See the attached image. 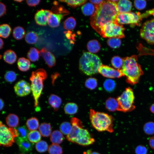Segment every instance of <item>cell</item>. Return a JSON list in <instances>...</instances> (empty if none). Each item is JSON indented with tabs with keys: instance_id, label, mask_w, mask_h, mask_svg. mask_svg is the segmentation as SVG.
I'll list each match as a JSON object with an SVG mask.
<instances>
[{
	"instance_id": "1",
	"label": "cell",
	"mask_w": 154,
	"mask_h": 154,
	"mask_svg": "<svg viewBox=\"0 0 154 154\" xmlns=\"http://www.w3.org/2000/svg\"><path fill=\"white\" fill-rule=\"evenodd\" d=\"M116 3L112 0L104 1L100 5L95 6L96 10L90 17V24L99 34L104 25L116 21L119 14Z\"/></svg>"
},
{
	"instance_id": "2",
	"label": "cell",
	"mask_w": 154,
	"mask_h": 154,
	"mask_svg": "<svg viewBox=\"0 0 154 154\" xmlns=\"http://www.w3.org/2000/svg\"><path fill=\"white\" fill-rule=\"evenodd\" d=\"M72 125L70 133L66 136L69 141L82 146H88L93 144L95 139L88 130L83 128L81 121L73 117L70 120Z\"/></svg>"
},
{
	"instance_id": "3",
	"label": "cell",
	"mask_w": 154,
	"mask_h": 154,
	"mask_svg": "<svg viewBox=\"0 0 154 154\" xmlns=\"http://www.w3.org/2000/svg\"><path fill=\"white\" fill-rule=\"evenodd\" d=\"M123 59V64L121 71L126 77V81L131 85L138 83L143 74L140 65L137 62L136 55L127 57Z\"/></svg>"
},
{
	"instance_id": "4",
	"label": "cell",
	"mask_w": 154,
	"mask_h": 154,
	"mask_svg": "<svg viewBox=\"0 0 154 154\" xmlns=\"http://www.w3.org/2000/svg\"><path fill=\"white\" fill-rule=\"evenodd\" d=\"M89 118L92 126L97 131L110 133L114 131V118L111 115L91 109L90 110Z\"/></svg>"
},
{
	"instance_id": "5",
	"label": "cell",
	"mask_w": 154,
	"mask_h": 154,
	"mask_svg": "<svg viewBox=\"0 0 154 154\" xmlns=\"http://www.w3.org/2000/svg\"><path fill=\"white\" fill-rule=\"evenodd\" d=\"M102 64L100 58L89 52H84L79 61L80 70L83 73L91 76L98 72V70Z\"/></svg>"
},
{
	"instance_id": "6",
	"label": "cell",
	"mask_w": 154,
	"mask_h": 154,
	"mask_svg": "<svg viewBox=\"0 0 154 154\" xmlns=\"http://www.w3.org/2000/svg\"><path fill=\"white\" fill-rule=\"evenodd\" d=\"M47 77V73L42 68H39L33 71L30 77L31 83V90L34 99L35 107L38 105L39 99L44 87L43 82Z\"/></svg>"
},
{
	"instance_id": "7",
	"label": "cell",
	"mask_w": 154,
	"mask_h": 154,
	"mask_svg": "<svg viewBox=\"0 0 154 154\" xmlns=\"http://www.w3.org/2000/svg\"><path fill=\"white\" fill-rule=\"evenodd\" d=\"M135 96L132 89L126 88L121 94L116 98L118 104L117 111L123 112L131 111L134 110Z\"/></svg>"
},
{
	"instance_id": "8",
	"label": "cell",
	"mask_w": 154,
	"mask_h": 154,
	"mask_svg": "<svg viewBox=\"0 0 154 154\" xmlns=\"http://www.w3.org/2000/svg\"><path fill=\"white\" fill-rule=\"evenodd\" d=\"M125 28L122 25L115 21L108 23L100 29L99 34L104 38H122L125 37Z\"/></svg>"
},
{
	"instance_id": "9",
	"label": "cell",
	"mask_w": 154,
	"mask_h": 154,
	"mask_svg": "<svg viewBox=\"0 0 154 154\" xmlns=\"http://www.w3.org/2000/svg\"><path fill=\"white\" fill-rule=\"evenodd\" d=\"M19 134L16 129L8 127L0 121V146L9 147L15 142Z\"/></svg>"
},
{
	"instance_id": "10",
	"label": "cell",
	"mask_w": 154,
	"mask_h": 154,
	"mask_svg": "<svg viewBox=\"0 0 154 154\" xmlns=\"http://www.w3.org/2000/svg\"><path fill=\"white\" fill-rule=\"evenodd\" d=\"M143 18L142 14L139 12L135 13L132 12L119 13L116 21L120 24H130L133 26L139 25Z\"/></svg>"
},
{
	"instance_id": "11",
	"label": "cell",
	"mask_w": 154,
	"mask_h": 154,
	"mask_svg": "<svg viewBox=\"0 0 154 154\" xmlns=\"http://www.w3.org/2000/svg\"><path fill=\"white\" fill-rule=\"evenodd\" d=\"M140 36L150 44H154V19L145 22L140 30Z\"/></svg>"
},
{
	"instance_id": "12",
	"label": "cell",
	"mask_w": 154,
	"mask_h": 154,
	"mask_svg": "<svg viewBox=\"0 0 154 154\" xmlns=\"http://www.w3.org/2000/svg\"><path fill=\"white\" fill-rule=\"evenodd\" d=\"M98 72L104 77L110 78H119L124 76L120 70L102 64L99 68Z\"/></svg>"
},
{
	"instance_id": "13",
	"label": "cell",
	"mask_w": 154,
	"mask_h": 154,
	"mask_svg": "<svg viewBox=\"0 0 154 154\" xmlns=\"http://www.w3.org/2000/svg\"><path fill=\"white\" fill-rule=\"evenodd\" d=\"M14 89L16 95L20 97L27 96L31 91L30 84L23 80H19L17 82L14 86Z\"/></svg>"
},
{
	"instance_id": "14",
	"label": "cell",
	"mask_w": 154,
	"mask_h": 154,
	"mask_svg": "<svg viewBox=\"0 0 154 154\" xmlns=\"http://www.w3.org/2000/svg\"><path fill=\"white\" fill-rule=\"evenodd\" d=\"M52 13L49 10L41 9L37 10L35 15V19L38 25L45 26L47 23V21L49 16Z\"/></svg>"
},
{
	"instance_id": "15",
	"label": "cell",
	"mask_w": 154,
	"mask_h": 154,
	"mask_svg": "<svg viewBox=\"0 0 154 154\" xmlns=\"http://www.w3.org/2000/svg\"><path fill=\"white\" fill-rule=\"evenodd\" d=\"M15 141L19 150L22 153H28L33 150L34 143L31 142L27 139L17 137L15 138Z\"/></svg>"
},
{
	"instance_id": "16",
	"label": "cell",
	"mask_w": 154,
	"mask_h": 154,
	"mask_svg": "<svg viewBox=\"0 0 154 154\" xmlns=\"http://www.w3.org/2000/svg\"><path fill=\"white\" fill-rule=\"evenodd\" d=\"M40 54L49 68H52L55 65L56 61L55 56L46 48H42L40 51Z\"/></svg>"
},
{
	"instance_id": "17",
	"label": "cell",
	"mask_w": 154,
	"mask_h": 154,
	"mask_svg": "<svg viewBox=\"0 0 154 154\" xmlns=\"http://www.w3.org/2000/svg\"><path fill=\"white\" fill-rule=\"evenodd\" d=\"M116 5L119 13H129L131 12L132 9V3L129 0H119Z\"/></svg>"
},
{
	"instance_id": "18",
	"label": "cell",
	"mask_w": 154,
	"mask_h": 154,
	"mask_svg": "<svg viewBox=\"0 0 154 154\" xmlns=\"http://www.w3.org/2000/svg\"><path fill=\"white\" fill-rule=\"evenodd\" d=\"M68 15L52 13L48 18L47 23L51 27H57L59 25L61 21L64 17Z\"/></svg>"
},
{
	"instance_id": "19",
	"label": "cell",
	"mask_w": 154,
	"mask_h": 154,
	"mask_svg": "<svg viewBox=\"0 0 154 154\" xmlns=\"http://www.w3.org/2000/svg\"><path fill=\"white\" fill-rule=\"evenodd\" d=\"M48 103L55 111H57L60 106L62 102L61 98L53 94H51L48 98Z\"/></svg>"
},
{
	"instance_id": "20",
	"label": "cell",
	"mask_w": 154,
	"mask_h": 154,
	"mask_svg": "<svg viewBox=\"0 0 154 154\" xmlns=\"http://www.w3.org/2000/svg\"><path fill=\"white\" fill-rule=\"evenodd\" d=\"M3 58L4 60L6 63L12 64L16 62L17 56L14 51L9 49L6 50L4 52Z\"/></svg>"
},
{
	"instance_id": "21",
	"label": "cell",
	"mask_w": 154,
	"mask_h": 154,
	"mask_svg": "<svg viewBox=\"0 0 154 154\" xmlns=\"http://www.w3.org/2000/svg\"><path fill=\"white\" fill-rule=\"evenodd\" d=\"M17 65L19 69L23 72L29 70L30 68L31 64L29 60L24 57L19 58L17 62Z\"/></svg>"
},
{
	"instance_id": "22",
	"label": "cell",
	"mask_w": 154,
	"mask_h": 154,
	"mask_svg": "<svg viewBox=\"0 0 154 154\" xmlns=\"http://www.w3.org/2000/svg\"><path fill=\"white\" fill-rule=\"evenodd\" d=\"M6 122L7 125L9 127L14 128L19 125V118L15 114H10L6 118Z\"/></svg>"
},
{
	"instance_id": "23",
	"label": "cell",
	"mask_w": 154,
	"mask_h": 154,
	"mask_svg": "<svg viewBox=\"0 0 154 154\" xmlns=\"http://www.w3.org/2000/svg\"><path fill=\"white\" fill-rule=\"evenodd\" d=\"M50 139L53 144L58 145L63 141L64 139V137L60 131L55 130L52 133Z\"/></svg>"
},
{
	"instance_id": "24",
	"label": "cell",
	"mask_w": 154,
	"mask_h": 154,
	"mask_svg": "<svg viewBox=\"0 0 154 154\" xmlns=\"http://www.w3.org/2000/svg\"><path fill=\"white\" fill-rule=\"evenodd\" d=\"M105 105L106 108L110 112L117 111L119 107L116 99L112 97L109 98L106 100Z\"/></svg>"
},
{
	"instance_id": "25",
	"label": "cell",
	"mask_w": 154,
	"mask_h": 154,
	"mask_svg": "<svg viewBox=\"0 0 154 154\" xmlns=\"http://www.w3.org/2000/svg\"><path fill=\"white\" fill-rule=\"evenodd\" d=\"M81 10L83 14L85 15L92 16L96 11V8L93 4L88 2L82 6Z\"/></svg>"
},
{
	"instance_id": "26",
	"label": "cell",
	"mask_w": 154,
	"mask_h": 154,
	"mask_svg": "<svg viewBox=\"0 0 154 154\" xmlns=\"http://www.w3.org/2000/svg\"><path fill=\"white\" fill-rule=\"evenodd\" d=\"M39 130L41 135L43 137H48L52 133V128L50 125L48 123H42L39 127Z\"/></svg>"
},
{
	"instance_id": "27",
	"label": "cell",
	"mask_w": 154,
	"mask_h": 154,
	"mask_svg": "<svg viewBox=\"0 0 154 154\" xmlns=\"http://www.w3.org/2000/svg\"><path fill=\"white\" fill-rule=\"evenodd\" d=\"M87 46L89 51L93 54L98 52L101 48L100 43L96 40H93L89 41L87 43Z\"/></svg>"
},
{
	"instance_id": "28",
	"label": "cell",
	"mask_w": 154,
	"mask_h": 154,
	"mask_svg": "<svg viewBox=\"0 0 154 154\" xmlns=\"http://www.w3.org/2000/svg\"><path fill=\"white\" fill-rule=\"evenodd\" d=\"M78 110L77 105L73 102L66 103L64 107V111L65 113L70 115H74L76 114Z\"/></svg>"
},
{
	"instance_id": "29",
	"label": "cell",
	"mask_w": 154,
	"mask_h": 154,
	"mask_svg": "<svg viewBox=\"0 0 154 154\" xmlns=\"http://www.w3.org/2000/svg\"><path fill=\"white\" fill-rule=\"evenodd\" d=\"M26 125L28 129L31 131L36 130L39 127L38 120L36 117H31L27 120Z\"/></svg>"
},
{
	"instance_id": "30",
	"label": "cell",
	"mask_w": 154,
	"mask_h": 154,
	"mask_svg": "<svg viewBox=\"0 0 154 154\" xmlns=\"http://www.w3.org/2000/svg\"><path fill=\"white\" fill-rule=\"evenodd\" d=\"M11 31V26L7 23L0 25V37L4 38H7Z\"/></svg>"
},
{
	"instance_id": "31",
	"label": "cell",
	"mask_w": 154,
	"mask_h": 154,
	"mask_svg": "<svg viewBox=\"0 0 154 154\" xmlns=\"http://www.w3.org/2000/svg\"><path fill=\"white\" fill-rule=\"evenodd\" d=\"M25 32L24 29L20 26L14 27L13 32V37L17 40H19L22 39L25 36Z\"/></svg>"
},
{
	"instance_id": "32",
	"label": "cell",
	"mask_w": 154,
	"mask_h": 154,
	"mask_svg": "<svg viewBox=\"0 0 154 154\" xmlns=\"http://www.w3.org/2000/svg\"><path fill=\"white\" fill-rule=\"evenodd\" d=\"M40 52L36 48H31L27 54V57L29 60L32 62H35L39 59Z\"/></svg>"
},
{
	"instance_id": "33",
	"label": "cell",
	"mask_w": 154,
	"mask_h": 154,
	"mask_svg": "<svg viewBox=\"0 0 154 154\" xmlns=\"http://www.w3.org/2000/svg\"><path fill=\"white\" fill-rule=\"evenodd\" d=\"M27 138L31 143H37L40 141L41 135L38 131H31L28 134Z\"/></svg>"
},
{
	"instance_id": "34",
	"label": "cell",
	"mask_w": 154,
	"mask_h": 154,
	"mask_svg": "<svg viewBox=\"0 0 154 154\" xmlns=\"http://www.w3.org/2000/svg\"><path fill=\"white\" fill-rule=\"evenodd\" d=\"M111 63L116 69L121 70L123 64V59L118 56H115L112 58Z\"/></svg>"
},
{
	"instance_id": "35",
	"label": "cell",
	"mask_w": 154,
	"mask_h": 154,
	"mask_svg": "<svg viewBox=\"0 0 154 154\" xmlns=\"http://www.w3.org/2000/svg\"><path fill=\"white\" fill-rule=\"evenodd\" d=\"M76 22L75 18L72 17H68L64 22L63 27L68 30L73 29L76 27Z\"/></svg>"
},
{
	"instance_id": "36",
	"label": "cell",
	"mask_w": 154,
	"mask_h": 154,
	"mask_svg": "<svg viewBox=\"0 0 154 154\" xmlns=\"http://www.w3.org/2000/svg\"><path fill=\"white\" fill-rule=\"evenodd\" d=\"M25 40L28 43L31 44H35L38 40V36L37 34L34 31H30L26 34Z\"/></svg>"
},
{
	"instance_id": "37",
	"label": "cell",
	"mask_w": 154,
	"mask_h": 154,
	"mask_svg": "<svg viewBox=\"0 0 154 154\" xmlns=\"http://www.w3.org/2000/svg\"><path fill=\"white\" fill-rule=\"evenodd\" d=\"M143 130L147 135L154 134V122L149 121L145 123L143 126Z\"/></svg>"
},
{
	"instance_id": "38",
	"label": "cell",
	"mask_w": 154,
	"mask_h": 154,
	"mask_svg": "<svg viewBox=\"0 0 154 154\" xmlns=\"http://www.w3.org/2000/svg\"><path fill=\"white\" fill-rule=\"evenodd\" d=\"M60 131L64 135H68L71 132L72 125L70 123L67 121L62 123L60 126Z\"/></svg>"
},
{
	"instance_id": "39",
	"label": "cell",
	"mask_w": 154,
	"mask_h": 154,
	"mask_svg": "<svg viewBox=\"0 0 154 154\" xmlns=\"http://www.w3.org/2000/svg\"><path fill=\"white\" fill-rule=\"evenodd\" d=\"M49 154H62L63 151L61 147L59 145L52 144L48 147Z\"/></svg>"
},
{
	"instance_id": "40",
	"label": "cell",
	"mask_w": 154,
	"mask_h": 154,
	"mask_svg": "<svg viewBox=\"0 0 154 154\" xmlns=\"http://www.w3.org/2000/svg\"><path fill=\"white\" fill-rule=\"evenodd\" d=\"M116 83L113 80L109 79L106 80L104 82V87L106 90L111 92L115 89Z\"/></svg>"
},
{
	"instance_id": "41",
	"label": "cell",
	"mask_w": 154,
	"mask_h": 154,
	"mask_svg": "<svg viewBox=\"0 0 154 154\" xmlns=\"http://www.w3.org/2000/svg\"><path fill=\"white\" fill-rule=\"evenodd\" d=\"M17 78V74L14 71L9 70L7 71L4 74V78L5 80L9 83L14 82Z\"/></svg>"
},
{
	"instance_id": "42",
	"label": "cell",
	"mask_w": 154,
	"mask_h": 154,
	"mask_svg": "<svg viewBox=\"0 0 154 154\" xmlns=\"http://www.w3.org/2000/svg\"><path fill=\"white\" fill-rule=\"evenodd\" d=\"M85 85L87 88L91 90L94 89L98 85L97 80L94 78H89L86 80Z\"/></svg>"
},
{
	"instance_id": "43",
	"label": "cell",
	"mask_w": 154,
	"mask_h": 154,
	"mask_svg": "<svg viewBox=\"0 0 154 154\" xmlns=\"http://www.w3.org/2000/svg\"><path fill=\"white\" fill-rule=\"evenodd\" d=\"M60 2H65L70 7L73 8L80 6L84 4L87 0H59Z\"/></svg>"
},
{
	"instance_id": "44",
	"label": "cell",
	"mask_w": 154,
	"mask_h": 154,
	"mask_svg": "<svg viewBox=\"0 0 154 154\" xmlns=\"http://www.w3.org/2000/svg\"><path fill=\"white\" fill-rule=\"evenodd\" d=\"M36 150L38 152L40 153H44L48 149L47 143L44 141H40L36 143L35 145Z\"/></svg>"
},
{
	"instance_id": "45",
	"label": "cell",
	"mask_w": 154,
	"mask_h": 154,
	"mask_svg": "<svg viewBox=\"0 0 154 154\" xmlns=\"http://www.w3.org/2000/svg\"><path fill=\"white\" fill-rule=\"evenodd\" d=\"M107 43L109 46L113 48H119L121 44V41L117 38H110L107 40Z\"/></svg>"
},
{
	"instance_id": "46",
	"label": "cell",
	"mask_w": 154,
	"mask_h": 154,
	"mask_svg": "<svg viewBox=\"0 0 154 154\" xmlns=\"http://www.w3.org/2000/svg\"><path fill=\"white\" fill-rule=\"evenodd\" d=\"M51 11L55 14H68L69 12L61 5H55L51 9Z\"/></svg>"
},
{
	"instance_id": "47",
	"label": "cell",
	"mask_w": 154,
	"mask_h": 154,
	"mask_svg": "<svg viewBox=\"0 0 154 154\" xmlns=\"http://www.w3.org/2000/svg\"><path fill=\"white\" fill-rule=\"evenodd\" d=\"M16 129L19 134L18 137L23 139H27L29 131L25 126H23L19 127Z\"/></svg>"
},
{
	"instance_id": "48",
	"label": "cell",
	"mask_w": 154,
	"mask_h": 154,
	"mask_svg": "<svg viewBox=\"0 0 154 154\" xmlns=\"http://www.w3.org/2000/svg\"><path fill=\"white\" fill-rule=\"evenodd\" d=\"M134 4L135 8L139 10L144 9L146 5V2L145 0H135Z\"/></svg>"
},
{
	"instance_id": "49",
	"label": "cell",
	"mask_w": 154,
	"mask_h": 154,
	"mask_svg": "<svg viewBox=\"0 0 154 154\" xmlns=\"http://www.w3.org/2000/svg\"><path fill=\"white\" fill-rule=\"evenodd\" d=\"M135 152L136 154H147V149L144 145H140L136 147Z\"/></svg>"
},
{
	"instance_id": "50",
	"label": "cell",
	"mask_w": 154,
	"mask_h": 154,
	"mask_svg": "<svg viewBox=\"0 0 154 154\" xmlns=\"http://www.w3.org/2000/svg\"><path fill=\"white\" fill-rule=\"evenodd\" d=\"M7 11L6 5L3 3L0 2V17L4 15Z\"/></svg>"
},
{
	"instance_id": "51",
	"label": "cell",
	"mask_w": 154,
	"mask_h": 154,
	"mask_svg": "<svg viewBox=\"0 0 154 154\" xmlns=\"http://www.w3.org/2000/svg\"><path fill=\"white\" fill-rule=\"evenodd\" d=\"M27 4L30 7H34L38 5L40 3V0H26Z\"/></svg>"
},
{
	"instance_id": "52",
	"label": "cell",
	"mask_w": 154,
	"mask_h": 154,
	"mask_svg": "<svg viewBox=\"0 0 154 154\" xmlns=\"http://www.w3.org/2000/svg\"><path fill=\"white\" fill-rule=\"evenodd\" d=\"M64 33L65 34V36L68 39L71 40H74V35L72 34V32L70 31H67L64 32ZM72 42L73 41H72Z\"/></svg>"
},
{
	"instance_id": "53",
	"label": "cell",
	"mask_w": 154,
	"mask_h": 154,
	"mask_svg": "<svg viewBox=\"0 0 154 154\" xmlns=\"http://www.w3.org/2000/svg\"><path fill=\"white\" fill-rule=\"evenodd\" d=\"M149 143L151 148L154 150V135L149 138Z\"/></svg>"
},
{
	"instance_id": "54",
	"label": "cell",
	"mask_w": 154,
	"mask_h": 154,
	"mask_svg": "<svg viewBox=\"0 0 154 154\" xmlns=\"http://www.w3.org/2000/svg\"><path fill=\"white\" fill-rule=\"evenodd\" d=\"M104 1V0H90V2L94 5L95 6L99 5L102 3Z\"/></svg>"
},
{
	"instance_id": "55",
	"label": "cell",
	"mask_w": 154,
	"mask_h": 154,
	"mask_svg": "<svg viewBox=\"0 0 154 154\" xmlns=\"http://www.w3.org/2000/svg\"><path fill=\"white\" fill-rule=\"evenodd\" d=\"M5 106V103L3 100L0 98V111Z\"/></svg>"
},
{
	"instance_id": "56",
	"label": "cell",
	"mask_w": 154,
	"mask_h": 154,
	"mask_svg": "<svg viewBox=\"0 0 154 154\" xmlns=\"http://www.w3.org/2000/svg\"><path fill=\"white\" fill-rule=\"evenodd\" d=\"M85 154H101L98 152L96 151H92L91 150H88L84 153Z\"/></svg>"
},
{
	"instance_id": "57",
	"label": "cell",
	"mask_w": 154,
	"mask_h": 154,
	"mask_svg": "<svg viewBox=\"0 0 154 154\" xmlns=\"http://www.w3.org/2000/svg\"><path fill=\"white\" fill-rule=\"evenodd\" d=\"M58 75V74L56 73H54L53 75H52V80L53 84H54L53 82H54V81L55 80H54L56 79V78H57V77Z\"/></svg>"
},
{
	"instance_id": "58",
	"label": "cell",
	"mask_w": 154,
	"mask_h": 154,
	"mask_svg": "<svg viewBox=\"0 0 154 154\" xmlns=\"http://www.w3.org/2000/svg\"><path fill=\"white\" fill-rule=\"evenodd\" d=\"M4 45V42L2 39L0 37V50L2 49Z\"/></svg>"
},
{
	"instance_id": "59",
	"label": "cell",
	"mask_w": 154,
	"mask_h": 154,
	"mask_svg": "<svg viewBox=\"0 0 154 154\" xmlns=\"http://www.w3.org/2000/svg\"><path fill=\"white\" fill-rule=\"evenodd\" d=\"M150 110L151 113L154 114V103L152 104L150 106Z\"/></svg>"
},
{
	"instance_id": "60",
	"label": "cell",
	"mask_w": 154,
	"mask_h": 154,
	"mask_svg": "<svg viewBox=\"0 0 154 154\" xmlns=\"http://www.w3.org/2000/svg\"><path fill=\"white\" fill-rule=\"evenodd\" d=\"M53 3L54 5H58V3L56 1H54L53 2Z\"/></svg>"
},
{
	"instance_id": "61",
	"label": "cell",
	"mask_w": 154,
	"mask_h": 154,
	"mask_svg": "<svg viewBox=\"0 0 154 154\" xmlns=\"http://www.w3.org/2000/svg\"><path fill=\"white\" fill-rule=\"evenodd\" d=\"M23 1V0H14V1H16V2H19V3H21V2L22 1Z\"/></svg>"
},
{
	"instance_id": "62",
	"label": "cell",
	"mask_w": 154,
	"mask_h": 154,
	"mask_svg": "<svg viewBox=\"0 0 154 154\" xmlns=\"http://www.w3.org/2000/svg\"><path fill=\"white\" fill-rule=\"evenodd\" d=\"M23 154V153H21V154Z\"/></svg>"
}]
</instances>
